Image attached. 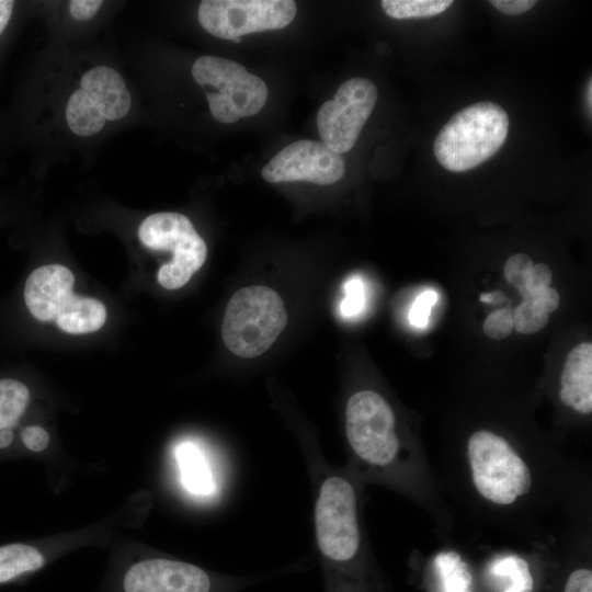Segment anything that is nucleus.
Segmentation results:
<instances>
[{
    "instance_id": "b1692460",
    "label": "nucleus",
    "mask_w": 592,
    "mask_h": 592,
    "mask_svg": "<svg viewBox=\"0 0 592 592\" xmlns=\"http://www.w3.org/2000/svg\"><path fill=\"white\" fill-rule=\"evenodd\" d=\"M533 265V261L527 254H513L504 265L505 278L522 293L525 289Z\"/></svg>"
},
{
    "instance_id": "4be33fe9",
    "label": "nucleus",
    "mask_w": 592,
    "mask_h": 592,
    "mask_svg": "<svg viewBox=\"0 0 592 592\" xmlns=\"http://www.w3.org/2000/svg\"><path fill=\"white\" fill-rule=\"evenodd\" d=\"M549 315L538 310L531 300H524L513 310V327L523 334L542 330L548 322Z\"/></svg>"
},
{
    "instance_id": "c756f323",
    "label": "nucleus",
    "mask_w": 592,
    "mask_h": 592,
    "mask_svg": "<svg viewBox=\"0 0 592 592\" xmlns=\"http://www.w3.org/2000/svg\"><path fill=\"white\" fill-rule=\"evenodd\" d=\"M102 4L100 0H72L69 2V12L72 18L84 21L92 19Z\"/></svg>"
},
{
    "instance_id": "473e14b6",
    "label": "nucleus",
    "mask_w": 592,
    "mask_h": 592,
    "mask_svg": "<svg viewBox=\"0 0 592 592\" xmlns=\"http://www.w3.org/2000/svg\"><path fill=\"white\" fill-rule=\"evenodd\" d=\"M13 5L14 2L11 0H0V34L11 18Z\"/></svg>"
},
{
    "instance_id": "aec40b11",
    "label": "nucleus",
    "mask_w": 592,
    "mask_h": 592,
    "mask_svg": "<svg viewBox=\"0 0 592 592\" xmlns=\"http://www.w3.org/2000/svg\"><path fill=\"white\" fill-rule=\"evenodd\" d=\"M453 4L451 0H383L384 12L392 19L430 18Z\"/></svg>"
},
{
    "instance_id": "f704fd0d",
    "label": "nucleus",
    "mask_w": 592,
    "mask_h": 592,
    "mask_svg": "<svg viewBox=\"0 0 592 592\" xmlns=\"http://www.w3.org/2000/svg\"><path fill=\"white\" fill-rule=\"evenodd\" d=\"M591 95H592V81H591V78H590L589 82L587 83L585 92H584L585 106H587V111L589 112L590 117H591V112H592V99H591Z\"/></svg>"
},
{
    "instance_id": "f3484780",
    "label": "nucleus",
    "mask_w": 592,
    "mask_h": 592,
    "mask_svg": "<svg viewBox=\"0 0 592 592\" xmlns=\"http://www.w3.org/2000/svg\"><path fill=\"white\" fill-rule=\"evenodd\" d=\"M45 559L42 553L26 544L0 546V583L41 569Z\"/></svg>"
},
{
    "instance_id": "7c9ffc66",
    "label": "nucleus",
    "mask_w": 592,
    "mask_h": 592,
    "mask_svg": "<svg viewBox=\"0 0 592 592\" xmlns=\"http://www.w3.org/2000/svg\"><path fill=\"white\" fill-rule=\"evenodd\" d=\"M524 300H531L538 310L549 315V312H553L558 308L560 296L556 289L548 287L533 296L531 299Z\"/></svg>"
},
{
    "instance_id": "9d476101",
    "label": "nucleus",
    "mask_w": 592,
    "mask_h": 592,
    "mask_svg": "<svg viewBox=\"0 0 592 592\" xmlns=\"http://www.w3.org/2000/svg\"><path fill=\"white\" fill-rule=\"evenodd\" d=\"M377 88L368 79L343 82L334 98L325 102L317 114L322 143L341 155L351 150L377 102Z\"/></svg>"
},
{
    "instance_id": "72a5a7b5",
    "label": "nucleus",
    "mask_w": 592,
    "mask_h": 592,
    "mask_svg": "<svg viewBox=\"0 0 592 592\" xmlns=\"http://www.w3.org/2000/svg\"><path fill=\"white\" fill-rule=\"evenodd\" d=\"M13 433L10 429L0 430V448H4L11 444Z\"/></svg>"
},
{
    "instance_id": "393cba45",
    "label": "nucleus",
    "mask_w": 592,
    "mask_h": 592,
    "mask_svg": "<svg viewBox=\"0 0 592 592\" xmlns=\"http://www.w3.org/2000/svg\"><path fill=\"white\" fill-rule=\"evenodd\" d=\"M345 297L341 303V312L344 317L358 314L364 306V286L360 278L352 277L345 285Z\"/></svg>"
},
{
    "instance_id": "cd10ccee",
    "label": "nucleus",
    "mask_w": 592,
    "mask_h": 592,
    "mask_svg": "<svg viewBox=\"0 0 592 592\" xmlns=\"http://www.w3.org/2000/svg\"><path fill=\"white\" fill-rule=\"evenodd\" d=\"M22 441L29 449L41 452L47 447L49 435L43 428L32 425L23 430Z\"/></svg>"
},
{
    "instance_id": "7ed1b4c3",
    "label": "nucleus",
    "mask_w": 592,
    "mask_h": 592,
    "mask_svg": "<svg viewBox=\"0 0 592 592\" xmlns=\"http://www.w3.org/2000/svg\"><path fill=\"white\" fill-rule=\"evenodd\" d=\"M506 112L497 103H473L454 114L434 139L439 163L452 172H465L490 159L509 133Z\"/></svg>"
},
{
    "instance_id": "c85d7f7f",
    "label": "nucleus",
    "mask_w": 592,
    "mask_h": 592,
    "mask_svg": "<svg viewBox=\"0 0 592 592\" xmlns=\"http://www.w3.org/2000/svg\"><path fill=\"white\" fill-rule=\"evenodd\" d=\"M563 592H592V571L582 568L571 572Z\"/></svg>"
},
{
    "instance_id": "a878e982",
    "label": "nucleus",
    "mask_w": 592,
    "mask_h": 592,
    "mask_svg": "<svg viewBox=\"0 0 592 592\" xmlns=\"http://www.w3.org/2000/svg\"><path fill=\"white\" fill-rule=\"evenodd\" d=\"M551 278V271L546 264L538 263L533 265L525 289L521 293L523 299H531L536 294L550 287Z\"/></svg>"
},
{
    "instance_id": "2eb2a0df",
    "label": "nucleus",
    "mask_w": 592,
    "mask_h": 592,
    "mask_svg": "<svg viewBox=\"0 0 592 592\" xmlns=\"http://www.w3.org/2000/svg\"><path fill=\"white\" fill-rule=\"evenodd\" d=\"M180 477L184 488L195 494L208 497L216 492V477L203 451L192 442H184L175 449Z\"/></svg>"
},
{
    "instance_id": "39448f33",
    "label": "nucleus",
    "mask_w": 592,
    "mask_h": 592,
    "mask_svg": "<svg viewBox=\"0 0 592 592\" xmlns=\"http://www.w3.org/2000/svg\"><path fill=\"white\" fill-rule=\"evenodd\" d=\"M466 458L475 490L493 505H512L532 489L527 463L506 439L492 431L479 430L469 436Z\"/></svg>"
},
{
    "instance_id": "20e7f679",
    "label": "nucleus",
    "mask_w": 592,
    "mask_h": 592,
    "mask_svg": "<svg viewBox=\"0 0 592 592\" xmlns=\"http://www.w3.org/2000/svg\"><path fill=\"white\" fill-rule=\"evenodd\" d=\"M75 276L60 264L43 265L26 280L24 300L31 315L42 322L54 321L69 334L98 331L105 322L102 301L72 293Z\"/></svg>"
},
{
    "instance_id": "f8f14e48",
    "label": "nucleus",
    "mask_w": 592,
    "mask_h": 592,
    "mask_svg": "<svg viewBox=\"0 0 592 592\" xmlns=\"http://www.w3.org/2000/svg\"><path fill=\"white\" fill-rule=\"evenodd\" d=\"M344 159L323 143L301 139L278 151L261 170L270 183L305 181L330 185L342 179Z\"/></svg>"
},
{
    "instance_id": "a211bd4d",
    "label": "nucleus",
    "mask_w": 592,
    "mask_h": 592,
    "mask_svg": "<svg viewBox=\"0 0 592 592\" xmlns=\"http://www.w3.org/2000/svg\"><path fill=\"white\" fill-rule=\"evenodd\" d=\"M490 572L503 588L501 592H531L533 589L528 565L522 558H500L492 563Z\"/></svg>"
},
{
    "instance_id": "4468645a",
    "label": "nucleus",
    "mask_w": 592,
    "mask_h": 592,
    "mask_svg": "<svg viewBox=\"0 0 592 592\" xmlns=\"http://www.w3.org/2000/svg\"><path fill=\"white\" fill-rule=\"evenodd\" d=\"M560 400L581 414L592 411V344L582 342L567 356L560 378Z\"/></svg>"
},
{
    "instance_id": "423d86ee",
    "label": "nucleus",
    "mask_w": 592,
    "mask_h": 592,
    "mask_svg": "<svg viewBox=\"0 0 592 592\" xmlns=\"http://www.w3.org/2000/svg\"><path fill=\"white\" fill-rule=\"evenodd\" d=\"M286 323L284 303L274 289L261 285L247 286L229 299L221 337L234 354L252 358L272 346Z\"/></svg>"
},
{
    "instance_id": "f257e3e1",
    "label": "nucleus",
    "mask_w": 592,
    "mask_h": 592,
    "mask_svg": "<svg viewBox=\"0 0 592 592\" xmlns=\"http://www.w3.org/2000/svg\"><path fill=\"white\" fill-rule=\"evenodd\" d=\"M358 499L346 473H328L319 482L315 533L328 592H344L364 554Z\"/></svg>"
},
{
    "instance_id": "9b49d317",
    "label": "nucleus",
    "mask_w": 592,
    "mask_h": 592,
    "mask_svg": "<svg viewBox=\"0 0 592 592\" xmlns=\"http://www.w3.org/2000/svg\"><path fill=\"white\" fill-rule=\"evenodd\" d=\"M241 578H216L181 560L152 558L133 565L123 580L124 592H237Z\"/></svg>"
},
{
    "instance_id": "6ab92c4d",
    "label": "nucleus",
    "mask_w": 592,
    "mask_h": 592,
    "mask_svg": "<svg viewBox=\"0 0 592 592\" xmlns=\"http://www.w3.org/2000/svg\"><path fill=\"white\" fill-rule=\"evenodd\" d=\"M30 399L29 388L15 379H0V430L13 426Z\"/></svg>"
},
{
    "instance_id": "bb28decb",
    "label": "nucleus",
    "mask_w": 592,
    "mask_h": 592,
    "mask_svg": "<svg viewBox=\"0 0 592 592\" xmlns=\"http://www.w3.org/2000/svg\"><path fill=\"white\" fill-rule=\"evenodd\" d=\"M437 295L433 291H425L417 297L409 314L410 322L422 328L428 323L432 306L435 304Z\"/></svg>"
},
{
    "instance_id": "412c9836",
    "label": "nucleus",
    "mask_w": 592,
    "mask_h": 592,
    "mask_svg": "<svg viewBox=\"0 0 592 592\" xmlns=\"http://www.w3.org/2000/svg\"><path fill=\"white\" fill-rule=\"evenodd\" d=\"M435 567L442 583V592H470L471 577L462 559L453 554L436 557Z\"/></svg>"
},
{
    "instance_id": "1a4fd4ad",
    "label": "nucleus",
    "mask_w": 592,
    "mask_h": 592,
    "mask_svg": "<svg viewBox=\"0 0 592 592\" xmlns=\"http://www.w3.org/2000/svg\"><path fill=\"white\" fill-rule=\"evenodd\" d=\"M296 12L292 0H204L197 16L209 34L235 42L247 34L284 29Z\"/></svg>"
},
{
    "instance_id": "5701e85b",
    "label": "nucleus",
    "mask_w": 592,
    "mask_h": 592,
    "mask_svg": "<svg viewBox=\"0 0 592 592\" xmlns=\"http://www.w3.org/2000/svg\"><path fill=\"white\" fill-rule=\"evenodd\" d=\"M513 328V309L510 306L492 311L483 322V332L494 340L506 338Z\"/></svg>"
},
{
    "instance_id": "c9c22d12",
    "label": "nucleus",
    "mask_w": 592,
    "mask_h": 592,
    "mask_svg": "<svg viewBox=\"0 0 592 592\" xmlns=\"http://www.w3.org/2000/svg\"><path fill=\"white\" fill-rule=\"evenodd\" d=\"M500 294L499 293H493V294H482L481 296V300L483 301H497L501 298V296H499Z\"/></svg>"
},
{
    "instance_id": "f03ea898",
    "label": "nucleus",
    "mask_w": 592,
    "mask_h": 592,
    "mask_svg": "<svg viewBox=\"0 0 592 592\" xmlns=\"http://www.w3.org/2000/svg\"><path fill=\"white\" fill-rule=\"evenodd\" d=\"M345 435L354 468L362 476L395 482L408 454L397 432L396 415L377 391L363 389L346 402Z\"/></svg>"
},
{
    "instance_id": "ddd939ff",
    "label": "nucleus",
    "mask_w": 592,
    "mask_h": 592,
    "mask_svg": "<svg viewBox=\"0 0 592 592\" xmlns=\"http://www.w3.org/2000/svg\"><path fill=\"white\" fill-rule=\"evenodd\" d=\"M80 87L105 119L123 118L130 109L132 99L124 79L107 66H98L86 71Z\"/></svg>"
},
{
    "instance_id": "6e6552de",
    "label": "nucleus",
    "mask_w": 592,
    "mask_h": 592,
    "mask_svg": "<svg viewBox=\"0 0 592 592\" xmlns=\"http://www.w3.org/2000/svg\"><path fill=\"white\" fill-rule=\"evenodd\" d=\"M140 242L151 250L172 253L170 262L160 266L158 283L167 289L184 286L201 269L207 247L191 220L178 213H156L146 217L138 228Z\"/></svg>"
},
{
    "instance_id": "2f4dec72",
    "label": "nucleus",
    "mask_w": 592,
    "mask_h": 592,
    "mask_svg": "<svg viewBox=\"0 0 592 592\" xmlns=\"http://www.w3.org/2000/svg\"><path fill=\"white\" fill-rule=\"evenodd\" d=\"M489 3L504 14L517 15L532 9L534 0H491Z\"/></svg>"
},
{
    "instance_id": "dca6fc26",
    "label": "nucleus",
    "mask_w": 592,
    "mask_h": 592,
    "mask_svg": "<svg viewBox=\"0 0 592 592\" xmlns=\"http://www.w3.org/2000/svg\"><path fill=\"white\" fill-rule=\"evenodd\" d=\"M66 121L76 135L92 136L102 129L106 119L89 95L79 89L68 100Z\"/></svg>"
},
{
    "instance_id": "0eeeda50",
    "label": "nucleus",
    "mask_w": 592,
    "mask_h": 592,
    "mask_svg": "<svg viewBox=\"0 0 592 592\" xmlns=\"http://www.w3.org/2000/svg\"><path fill=\"white\" fill-rule=\"evenodd\" d=\"M192 76L205 91L212 116L224 124L255 115L267 100L264 81L230 59L202 56L193 64Z\"/></svg>"
}]
</instances>
